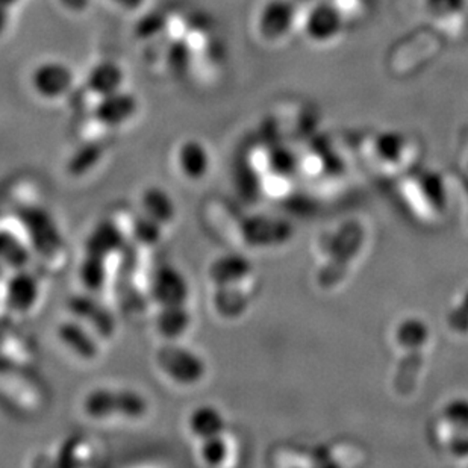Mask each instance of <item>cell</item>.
I'll list each match as a JSON object with an SVG mask.
<instances>
[{
	"instance_id": "6da1fadb",
	"label": "cell",
	"mask_w": 468,
	"mask_h": 468,
	"mask_svg": "<svg viewBox=\"0 0 468 468\" xmlns=\"http://www.w3.org/2000/svg\"><path fill=\"white\" fill-rule=\"evenodd\" d=\"M388 345L394 358L391 388L398 398L412 399L421 388L435 349L432 327L416 315L400 318L389 329Z\"/></svg>"
},
{
	"instance_id": "7a4b0ae2",
	"label": "cell",
	"mask_w": 468,
	"mask_h": 468,
	"mask_svg": "<svg viewBox=\"0 0 468 468\" xmlns=\"http://www.w3.org/2000/svg\"><path fill=\"white\" fill-rule=\"evenodd\" d=\"M400 200L410 217L423 226L441 225L451 211V191L437 172H424L403 182Z\"/></svg>"
},
{
	"instance_id": "3957f363",
	"label": "cell",
	"mask_w": 468,
	"mask_h": 468,
	"mask_svg": "<svg viewBox=\"0 0 468 468\" xmlns=\"http://www.w3.org/2000/svg\"><path fill=\"white\" fill-rule=\"evenodd\" d=\"M429 435L442 458L468 467V399H452L438 408L431 419Z\"/></svg>"
},
{
	"instance_id": "277c9868",
	"label": "cell",
	"mask_w": 468,
	"mask_h": 468,
	"mask_svg": "<svg viewBox=\"0 0 468 468\" xmlns=\"http://www.w3.org/2000/svg\"><path fill=\"white\" fill-rule=\"evenodd\" d=\"M151 405L146 396L131 388L101 387L90 391L82 400V411L90 419L142 420L149 414Z\"/></svg>"
},
{
	"instance_id": "5b68a950",
	"label": "cell",
	"mask_w": 468,
	"mask_h": 468,
	"mask_svg": "<svg viewBox=\"0 0 468 468\" xmlns=\"http://www.w3.org/2000/svg\"><path fill=\"white\" fill-rule=\"evenodd\" d=\"M155 363L165 378L181 387H195L208 373L207 361L195 350L179 345V341H167L156 352Z\"/></svg>"
},
{
	"instance_id": "8992f818",
	"label": "cell",
	"mask_w": 468,
	"mask_h": 468,
	"mask_svg": "<svg viewBox=\"0 0 468 468\" xmlns=\"http://www.w3.org/2000/svg\"><path fill=\"white\" fill-rule=\"evenodd\" d=\"M22 223L32 250L43 260L58 264L57 261L64 255V243L49 212L40 208L27 209L22 214Z\"/></svg>"
},
{
	"instance_id": "52a82bcc",
	"label": "cell",
	"mask_w": 468,
	"mask_h": 468,
	"mask_svg": "<svg viewBox=\"0 0 468 468\" xmlns=\"http://www.w3.org/2000/svg\"><path fill=\"white\" fill-rule=\"evenodd\" d=\"M147 294L158 308L188 305L191 288L186 274L175 265H159L147 283Z\"/></svg>"
},
{
	"instance_id": "ba28073f",
	"label": "cell",
	"mask_w": 468,
	"mask_h": 468,
	"mask_svg": "<svg viewBox=\"0 0 468 468\" xmlns=\"http://www.w3.org/2000/svg\"><path fill=\"white\" fill-rule=\"evenodd\" d=\"M371 151L375 161L373 167L378 168L382 176H400L408 164L412 163L411 144L402 133H380L373 142Z\"/></svg>"
},
{
	"instance_id": "9c48e42d",
	"label": "cell",
	"mask_w": 468,
	"mask_h": 468,
	"mask_svg": "<svg viewBox=\"0 0 468 468\" xmlns=\"http://www.w3.org/2000/svg\"><path fill=\"white\" fill-rule=\"evenodd\" d=\"M75 71L69 64L57 59L41 62L29 76L34 93L45 101H58L70 93L75 85Z\"/></svg>"
},
{
	"instance_id": "30bf717a",
	"label": "cell",
	"mask_w": 468,
	"mask_h": 468,
	"mask_svg": "<svg viewBox=\"0 0 468 468\" xmlns=\"http://www.w3.org/2000/svg\"><path fill=\"white\" fill-rule=\"evenodd\" d=\"M297 9L292 0H269L258 14L260 36L269 43L285 38L296 25Z\"/></svg>"
},
{
	"instance_id": "8fae6325",
	"label": "cell",
	"mask_w": 468,
	"mask_h": 468,
	"mask_svg": "<svg viewBox=\"0 0 468 468\" xmlns=\"http://www.w3.org/2000/svg\"><path fill=\"white\" fill-rule=\"evenodd\" d=\"M41 297V283L36 274L27 269L16 270L5 283V305L16 314H29L37 308Z\"/></svg>"
},
{
	"instance_id": "7c38bea8",
	"label": "cell",
	"mask_w": 468,
	"mask_h": 468,
	"mask_svg": "<svg viewBox=\"0 0 468 468\" xmlns=\"http://www.w3.org/2000/svg\"><path fill=\"white\" fill-rule=\"evenodd\" d=\"M255 265L243 253H226L208 267V279L214 287L255 285Z\"/></svg>"
},
{
	"instance_id": "4fadbf2b",
	"label": "cell",
	"mask_w": 468,
	"mask_h": 468,
	"mask_svg": "<svg viewBox=\"0 0 468 468\" xmlns=\"http://www.w3.org/2000/svg\"><path fill=\"white\" fill-rule=\"evenodd\" d=\"M239 235L241 241L250 248H276L288 241L290 228L273 217H250L241 221Z\"/></svg>"
},
{
	"instance_id": "5bb4252c",
	"label": "cell",
	"mask_w": 468,
	"mask_h": 468,
	"mask_svg": "<svg viewBox=\"0 0 468 468\" xmlns=\"http://www.w3.org/2000/svg\"><path fill=\"white\" fill-rule=\"evenodd\" d=\"M140 102L133 93L120 90L117 93L99 98L94 106L93 119L105 128L115 129L129 123L138 114Z\"/></svg>"
},
{
	"instance_id": "9a60e30c",
	"label": "cell",
	"mask_w": 468,
	"mask_h": 468,
	"mask_svg": "<svg viewBox=\"0 0 468 468\" xmlns=\"http://www.w3.org/2000/svg\"><path fill=\"white\" fill-rule=\"evenodd\" d=\"M345 27V18L340 9L331 4H318L313 6L303 20L305 36L317 45L335 41Z\"/></svg>"
},
{
	"instance_id": "2e32d148",
	"label": "cell",
	"mask_w": 468,
	"mask_h": 468,
	"mask_svg": "<svg viewBox=\"0 0 468 468\" xmlns=\"http://www.w3.org/2000/svg\"><path fill=\"white\" fill-rule=\"evenodd\" d=\"M69 308L76 320L89 326L101 340L111 338L117 331L114 314L93 296L70 297Z\"/></svg>"
},
{
	"instance_id": "e0dca14e",
	"label": "cell",
	"mask_w": 468,
	"mask_h": 468,
	"mask_svg": "<svg viewBox=\"0 0 468 468\" xmlns=\"http://www.w3.org/2000/svg\"><path fill=\"white\" fill-rule=\"evenodd\" d=\"M58 338L71 354L84 361H94L101 355V338L80 320H67L58 326Z\"/></svg>"
},
{
	"instance_id": "ac0fdd59",
	"label": "cell",
	"mask_w": 468,
	"mask_h": 468,
	"mask_svg": "<svg viewBox=\"0 0 468 468\" xmlns=\"http://www.w3.org/2000/svg\"><path fill=\"white\" fill-rule=\"evenodd\" d=\"M212 306L216 313L225 320H239L252 306L255 285H225L214 287Z\"/></svg>"
},
{
	"instance_id": "d6986e66",
	"label": "cell",
	"mask_w": 468,
	"mask_h": 468,
	"mask_svg": "<svg viewBox=\"0 0 468 468\" xmlns=\"http://www.w3.org/2000/svg\"><path fill=\"white\" fill-rule=\"evenodd\" d=\"M176 163L179 172L188 181H202L208 176L209 170H211V154L204 143L196 138H190L177 147Z\"/></svg>"
},
{
	"instance_id": "ffe728a7",
	"label": "cell",
	"mask_w": 468,
	"mask_h": 468,
	"mask_svg": "<svg viewBox=\"0 0 468 468\" xmlns=\"http://www.w3.org/2000/svg\"><path fill=\"white\" fill-rule=\"evenodd\" d=\"M123 67L115 61H101L91 67L87 75V90L96 98H105L108 94L117 93L123 90L124 85Z\"/></svg>"
},
{
	"instance_id": "44dd1931",
	"label": "cell",
	"mask_w": 468,
	"mask_h": 468,
	"mask_svg": "<svg viewBox=\"0 0 468 468\" xmlns=\"http://www.w3.org/2000/svg\"><path fill=\"white\" fill-rule=\"evenodd\" d=\"M126 241L124 234L117 221L105 220L99 223L90 234L85 249L87 253H94L99 257L110 258L123 252Z\"/></svg>"
},
{
	"instance_id": "7402d4cb",
	"label": "cell",
	"mask_w": 468,
	"mask_h": 468,
	"mask_svg": "<svg viewBox=\"0 0 468 468\" xmlns=\"http://www.w3.org/2000/svg\"><path fill=\"white\" fill-rule=\"evenodd\" d=\"M186 428L196 440H207L226 432L228 421L220 408L214 405H200L190 412L186 419Z\"/></svg>"
},
{
	"instance_id": "603a6c76",
	"label": "cell",
	"mask_w": 468,
	"mask_h": 468,
	"mask_svg": "<svg viewBox=\"0 0 468 468\" xmlns=\"http://www.w3.org/2000/svg\"><path fill=\"white\" fill-rule=\"evenodd\" d=\"M156 332L165 341H179L193 327V314L188 305L164 306L155 318Z\"/></svg>"
},
{
	"instance_id": "cb8c5ba5",
	"label": "cell",
	"mask_w": 468,
	"mask_h": 468,
	"mask_svg": "<svg viewBox=\"0 0 468 468\" xmlns=\"http://www.w3.org/2000/svg\"><path fill=\"white\" fill-rule=\"evenodd\" d=\"M140 205H142L143 214L158 221L159 225H163L164 228H168L176 220V204L170 193L161 186H149L143 191Z\"/></svg>"
},
{
	"instance_id": "d4e9b609",
	"label": "cell",
	"mask_w": 468,
	"mask_h": 468,
	"mask_svg": "<svg viewBox=\"0 0 468 468\" xmlns=\"http://www.w3.org/2000/svg\"><path fill=\"white\" fill-rule=\"evenodd\" d=\"M108 258L99 257L94 253H87L84 260L80 262V281L91 294H98L103 292L108 285L110 279V270H108Z\"/></svg>"
},
{
	"instance_id": "484cf974",
	"label": "cell",
	"mask_w": 468,
	"mask_h": 468,
	"mask_svg": "<svg viewBox=\"0 0 468 468\" xmlns=\"http://www.w3.org/2000/svg\"><path fill=\"white\" fill-rule=\"evenodd\" d=\"M199 442L200 460L208 467H223L229 464L230 458L234 456V446L226 432Z\"/></svg>"
},
{
	"instance_id": "4316f807",
	"label": "cell",
	"mask_w": 468,
	"mask_h": 468,
	"mask_svg": "<svg viewBox=\"0 0 468 468\" xmlns=\"http://www.w3.org/2000/svg\"><path fill=\"white\" fill-rule=\"evenodd\" d=\"M163 225H159L158 221L154 220L146 214H140L131 221L129 226V235L133 239V243L137 244L138 248L152 249L161 243L164 237Z\"/></svg>"
},
{
	"instance_id": "83f0119b",
	"label": "cell",
	"mask_w": 468,
	"mask_h": 468,
	"mask_svg": "<svg viewBox=\"0 0 468 468\" xmlns=\"http://www.w3.org/2000/svg\"><path fill=\"white\" fill-rule=\"evenodd\" d=\"M105 155L101 143H87L78 149L73 155L67 161V172L70 176H84L91 172L93 168L98 167V164L102 161Z\"/></svg>"
},
{
	"instance_id": "f1b7e54d",
	"label": "cell",
	"mask_w": 468,
	"mask_h": 468,
	"mask_svg": "<svg viewBox=\"0 0 468 468\" xmlns=\"http://www.w3.org/2000/svg\"><path fill=\"white\" fill-rule=\"evenodd\" d=\"M446 324L461 340L468 341V288L452 302L447 313Z\"/></svg>"
},
{
	"instance_id": "f546056e",
	"label": "cell",
	"mask_w": 468,
	"mask_h": 468,
	"mask_svg": "<svg viewBox=\"0 0 468 468\" xmlns=\"http://www.w3.org/2000/svg\"><path fill=\"white\" fill-rule=\"evenodd\" d=\"M424 5L433 18L444 20L464 13L467 0H426Z\"/></svg>"
},
{
	"instance_id": "4dcf8cb0",
	"label": "cell",
	"mask_w": 468,
	"mask_h": 468,
	"mask_svg": "<svg viewBox=\"0 0 468 468\" xmlns=\"http://www.w3.org/2000/svg\"><path fill=\"white\" fill-rule=\"evenodd\" d=\"M111 2L117 5L119 8L124 9V11H137V9L142 8L146 0H111Z\"/></svg>"
},
{
	"instance_id": "1f68e13d",
	"label": "cell",
	"mask_w": 468,
	"mask_h": 468,
	"mask_svg": "<svg viewBox=\"0 0 468 468\" xmlns=\"http://www.w3.org/2000/svg\"><path fill=\"white\" fill-rule=\"evenodd\" d=\"M9 11H11V9L0 6V36H2V34L6 31V27H8Z\"/></svg>"
},
{
	"instance_id": "d6a6232c",
	"label": "cell",
	"mask_w": 468,
	"mask_h": 468,
	"mask_svg": "<svg viewBox=\"0 0 468 468\" xmlns=\"http://www.w3.org/2000/svg\"><path fill=\"white\" fill-rule=\"evenodd\" d=\"M20 0H0V6H4L6 9H13Z\"/></svg>"
},
{
	"instance_id": "836d02e7",
	"label": "cell",
	"mask_w": 468,
	"mask_h": 468,
	"mask_svg": "<svg viewBox=\"0 0 468 468\" xmlns=\"http://www.w3.org/2000/svg\"><path fill=\"white\" fill-rule=\"evenodd\" d=\"M465 176H467V181H468V158H467V163H465Z\"/></svg>"
}]
</instances>
